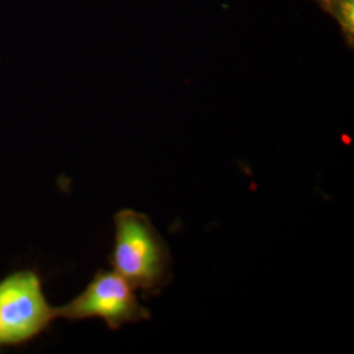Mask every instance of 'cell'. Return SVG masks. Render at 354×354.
Wrapping results in <instances>:
<instances>
[{"mask_svg":"<svg viewBox=\"0 0 354 354\" xmlns=\"http://www.w3.org/2000/svg\"><path fill=\"white\" fill-rule=\"evenodd\" d=\"M111 264L136 290L153 295L168 283L172 259L167 241L150 218L124 209L114 215Z\"/></svg>","mask_w":354,"mask_h":354,"instance_id":"cell-1","label":"cell"},{"mask_svg":"<svg viewBox=\"0 0 354 354\" xmlns=\"http://www.w3.org/2000/svg\"><path fill=\"white\" fill-rule=\"evenodd\" d=\"M54 313L55 317L71 322L99 317L111 329L151 317L140 304L136 289L113 269L99 270L84 290L68 304L54 307Z\"/></svg>","mask_w":354,"mask_h":354,"instance_id":"cell-2","label":"cell"},{"mask_svg":"<svg viewBox=\"0 0 354 354\" xmlns=\"http://www.w3.org/2000/svg\"><path fill=\"white\" fill-rule=\"evenodd\" d=\"M54 319L37 273L21 270L0 282V345L28 342Z\"/></svg>","mask_w":354,"mask_h":354,"instance_id":"cell-3","label":"cell"},{"mask_svg":"<svg viewBox=\"0 0 354 354\" xmlns=\"http://www.w3.org/2000/svg\"><path fill=\"white\" fill-rule=\"evenodd\" d=\"M322 7L336 19L339 26H342L348 44L353 45L354 0H327Z\"/></svg>","mask_w":354,"mask_h":354,"instance_id":"cell-4","label":"cell"},{"mask_svg":"<svg viewBox=\"0 0 354 354\" xmlns=\"http://www.w3.org/2000/svg\"><path fill=\"white\" fill-rule=\"evenodd\" d=\"M317 1L319 3V4H320V6H322V4H323L324 1H327V0H317Z\"/></svg>","mask_w":354,"mask_h":354,"instance_id":"cell-5","label":"cell"}]
</instances>
